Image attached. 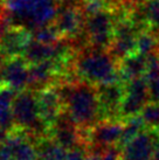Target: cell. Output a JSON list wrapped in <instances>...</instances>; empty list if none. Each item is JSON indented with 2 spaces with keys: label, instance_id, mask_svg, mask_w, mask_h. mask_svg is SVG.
<instances>
[{
  "label": "cell",
  "instance_id": "cell-18",
  "mask_svg": "<svg viewBox=\"0 0 159 160\" xmlns=\"http://www.w3.org/2000/svg\"><path fill=\"white\" fill-rule=\"evenodd\" d=\"M159 50V38L155 32L145 31L137 36V52L141 55H149Z\"/></svg>",
  "mask_w": 159,
  "mask_h": 160
},
{
  "label": "cell",
  "instance_id": "cell-20",
  "mask_svg": "<svg viewBox=\"0 0 159 160\" xmlns=\"http://www.w3.org/2000/svg\"><path fill=\"white\" fill-rule=\"evenodd\" d=\"M141 117L145 123L146 129L152 131H159V103L150 102L143 108L141 111Z\"/></svg>",
  "mask_w": 159,
  "mask_h": 160
},
{
  "label": "cell",
  "instance_id": "cell-13",
  "mask_svg": "<svg viewBox=\"0 0 159 160\" xmlns=\"http://www.w3.org/2000/svg\"><path fill=\"white\" fill-rule=\"evenodd\" d=\"M29 64L21 56L7 58L4 63V83L9 85L17 92L28 88Z\"/></svg>",
  "mask_w": 159,
  "mask_h": 160
},
{
  "label": "cell",
  "instance_id": "cell-6",
  "mask_svg": "<svg viewBox=\"0 0 159 160\" xmlns=\"http://www.w3.org/2000/svg\"><path fill=\"white\" fill-rule=\"evenodd\" d=\"M137 29L130 19L121 20L115 22L114 40L111 42L108 52L117 62L122 61L126 56L137 53Z\"/></svg>",
  "mask_w": 159,
  "mask_h": 160
},
{
  "label": "cell",
  "instance_id": "cell-14",
  "mask_svg": "<svg viewBox=\"0 0 159 160\" xmlns=\"http://www.w3.org/2000/svg\"><path fill=\"white\" fill-rule=\"evenodd\" d=\"M6 142L12 150L13 160H39L35 142L25 131L15 129L9 133Z\"/></svg>",
  "mask_w": 159,
  "mask_h": 160
},
{
  "label": "cell",
  "instance_id": "cell-26",
  "mask_svg": "<svg viewBox=\"0 0 159 160\" xmlns=\"http://www.w3.org/2000/svg\"><path fill=\"white\" fill-rule=\"evenodd\" d=\"M84 1H100V0H84Z\"/></svg>",
  "mask_w": 159,
  "mask_h": 160
},
{
  "label": "cell",
  "instance_id": "cell-9",
  "mask_svg": "<svg viewBox=\"0 0 159 160\" xmlns=\"http://www.w3.org/2000/svg\"><path fill=\"white\" fill-rule=\"evenodd\" d=\"M124 128V122L119 119H103L95 124L89 131L88 146H117ZM85 147V148H87Z\"/></svg>",
  "mask_w": 159,
  "mask_h": 160
},
{
  "label": "cell",
  "instance_id": "cell-16",
  "mask_svg": "<svg viewBox=\"0 0 159 160\" xmlns=\"http://www.w3.org/2000/svg\"><path fill=\"white\" fill-rule=\"evenodd\" d=\"M39 160H67L66 148L60 146L50 137H44L35 140Z\"/></svg>",
  "mask_w": 159,
  "mask_h": 160
},
{
  "label": "cell",
  "instance_id": "cell-4",
  "mask_svg": "<svg viewBox=\"0 0 159 160\" xmlns=\"http://www.w3.org/2000/svg\"><path fill=\"white\" fill-rule=\"evenodd\" d=\"M115 19L111 9L102 8L85 17L84 32L89 39V46L96 49L108 50L114 40Z\"/></svg>",
  "mask_w": 159,
  "mask_h": 160
},
{
  "label": "cell",
  "instance_id": "cell-15",
  "mask_svg": "<svg viewBox=\"0 0 159 160\" xmlns=\"http://www.w3.org/2000/svg\"><path fill=\"white\" fill-rule=\"evenodd\" d=\"M146 58L137 52L118 62V72L123 83L145 76Z\"/></svg>",
  "mask_w": 159,
  "mask_h": 160
},
{
  "label": "cell",
  "instance_id": "cell-3",
  "mask_svg": "<svg viewBox=\"0 0 159 160\" xmlns=\"http://www.w3.org/2000/svg\"><path fill=\"white\" fill-rule=\"evenodd\" d=\"M12 111L17 129L25 131L34 142L40 138L49 137V128L40 119L35 91L25 89L17 93Z\"/></svg>",
  "mask_w": 159,
  "mask_h": 160
},
{
  "label": "cell",
  "instance_id": "cell-17",
  "mask_svg": "<svg viewBox=\"0 0 159 160\" xmlns=\"http://www.w3.org/2000/svg\"><path fill=\"white\" fill-rule=\"evenodd\" d=\"M123 122L124 128L123 131H122V134H121V138H119L118 145H117L119 150L124 145H126L129 142H131L135 137H137L138 134L146 130L145 123H144L143 118L141 117V115L129 117L126 119H124Z\"/></svg>",
  "mask_w": 159,
  "mask_h": 160
},
{
  "label": "cell",
  "instance_id": "cell-27",
  "mask_svg": "<svg viewBox=\"0 0 159 160\" xmlns=\"http://www.w3.org/2000/svg\"><path fill=\"white\" fill-rule=\"evenodd\" d=\"M56 1H59V0H56Z\"/></svg>",
  "mask_w": 159,
  "mask_h": 160
},
{
  "label": "cell",
  "instance_id": "cell-19",
  "mask_svg": "<svg viewBox=\"0 0 159 160\" xmlns=\"http://www.w3.org/2000/svg\"><path fill=\"white\" fill-rule=\"evenodd\" d=\"M31 36L33 40L39 41L41 43H47V45H53L60 40V33L54 26V23L46 25V26L39 27L34 31H32Z\"/></svg>",
  "mask_w": 159,
  "mask_h": 160
},
{
  "label": "cell",
  "instance_id": "cell-10",
  "mask_svg": "<svg viewBox=\"0 0 159 160\" xmlns=\"http://www.w3.org/2000/svg\"><path fill=\"white\" fill-rule=\"evenodd\" d=\"M38 97V108H39L40 119L44 122L49 129L53 126L59 115L64 109L61 96L56 85H52L46 89L36 92Z\"/></svg>",
  "mask_w": 159,
  "mask_h": 160
},
{
  "label": "cell",
  "instance_id": "cell-21",
  "mask_svg": "<svg viewBox=\"0 0 159 160\" xmlns=\"http://www.w3.org/2000/svg\"><path fill=\"white\" fill-rule=\"evenodd\" d=\"M144 13L152 29L159 28V0H146L143 2Z\"/></svg>",
  "mask_w": 159,
  "mask_h": 160
},
{
  "label": "cell",
  "instance_id": "cell-7",
  "mask_svg": "<svg viewBox=\"0 0 159 160\" xmlns=\"http://www.w3.org/2000/svg\"><path fill=\"white\" fill-rule=\"evenodd\" d=\"M100 102V117L103 119H119L121 105L125 96V84L122 81L96 85Z\"/></svg>",
  "mask_w": 159,
  "mask_h": 160
},
{
  "label": "cell",
  "instance_id": "cell-8",
  "mask_svg": "<svg viewBox=\"0 0 159 160\" xmlns=\"http://www.w3.org/2000/svg\"><path fill=\"white\" fill-rule=\"evenodd\" d=\"M158 144V131H143L121 148V160H151Z\"/></svg>",
  "mask_w": 159,
  "mask_h": 160
},
{
  "label": "cell",
  "instance_id": "cell-11",
  "mask_svg": "<svg viewBox=\"0 0 159 160\" xmlns=\"http://www.w3.org/2000/svg\"><path fill=\"white\" fill-rule=\"evenodd\" d=\"M84 21L85 15L82 8L64 7L58 5V13L53 23L59 31L60 35L70 39L83 31Z\"/></svg>",
  "mask_w": 159,
  "mask_h": 160
},
{
  "label": "cell",
  "instance_id": "cell-24",
  "mask_svg": "<svg viewBox=\"0 0 159 160\" xmlns=\"http://www.w3.org/2000/svg\"><path fill=\"white\" fill-rule=\"evenodd\" d=\"M125 1H126V0H106V2H109V4L111 5V7H115V6L123 4Z\"/></svg>",
  "mask_w": 159,
  "mask_h": 160
},
{
  "label": "cell",
  "instance_id": "cell-12",
  "mask_svg": "<svg viewBox=\"0 0 159 160\" xmlns=\"http://www.w3.org/2000/svg\"><path fill=\"white\" fill-rule=\"evenodd\" d=\"M31 40L32 36L27 29L22 27H9L0 35V54L6 60L20 56Z\"/></svg>",
  "mask_w": 159,
  "mask_h": 160
},
{
  "label": "cell",
  "instance_id": "cell-2",
  "mask_svg": "<svg viewBox=\"0 0 159 160\" xmlns=\"http://www.w3.org/2000/svg\"><path fill=\"white\" fill-rule=\"evenodd\" d=\"M74 70L81 80L94 85L109 84L121 81L118 62L104 49L90 47L80 52L74 60Z\"/></svg>",
  "mask_w": 159,
  "mask_h": 160
},
{
  "label": "cell",
  "instance_id": "cell-22",
  "mask_svg": "<svg viewBox=\"0 0 159 160\" xmlns=\"http://www.w3.org/2000/svg\"><path fill=\"white\" fill-rule=\"evenodd\" d=\"M67 160H88L87 151L84 147H76L69 150L67 153Z\"/></svg>",
  "mask_w": 159,
  "mask_h": 160
},
{
  "label": "cell",
  "instance_id": "cell-23",
  "mask_svg": "<svg viewBox=\"0 0 159 160\" xmlns=\"http://www.w3.org/2000/svg\"><path fill=\"white\" fill-rule=\"evenodd\" d=\"M149 88H150L151 101L159 103V76L149 81Z\"/></svg>",
  "mask_w": 159,
  "mask_h": 160
},
{
  "label": "cell",
  "instance_id": "cell-1",
  "mask_svg": "<svg viewBox=\"0 0 159 160\" xmlns=\"http://www.w3.org/2000/svg\"><path fill=\"white\" fill-rule=\"evenodd\" d=\"M63 107L81 130H90L101 120L96 85L87 81L62 82L55 84Z\"/></svg>",
  "mask_w": 159,
  "mask_h": 160
},
{
  "label": "cell",
  "instance_id": "cell-5",
  "mask_svg": "<svg viewBox=\"0 0 159 160\" xmlns=\"http://www.w3.org/2000/svg\"><path fill=\"white\" fill-rule=\"evenodd\" d=\"M124 84L125 96L119 111V118L122 120L139 115L143 108L151 101L149 81L145 77H139Z\"/></svg>",
  "mask_w": 159,
  "mask_h": 160
},
{
  "label": "cell",
  "instance_id": "cell-25",
  "mask_svg": "<svg viewBox=\"0 0 159 160\" xmlns=\"http://www.w3.org/2000/svg\"><path fill=\"white\" fill-rule=\"evenodd\" d=\"M151 160H159V144H158V146L156 147V151H155V153H153V157H152Z\"/></svg>",
  "mask_w": 159,
  "mask_h": 160
}]
</instances>
